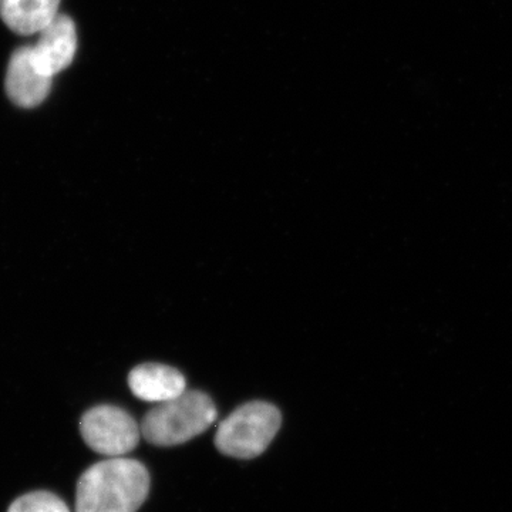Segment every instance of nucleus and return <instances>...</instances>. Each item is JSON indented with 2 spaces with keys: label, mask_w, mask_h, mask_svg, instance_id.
Listing matches in <instances>:
<instances>
[{
  "label": "nucleus",
  "mask_w": 512,
  "mask_h": 512,
  "mask_svg": "<svg viewBox=\"0 0 512 512\" xmlns=\"http://www.w3.org/2000/svg\"><path fill=\"white\" fill-rule=\"evenodd\" d=\"M148 490L150 476L140 461L107 458L87 468L80 477L76 512H137Z\"/></svg>",
  "instance_id": "nucleus-1"
},
{
  "label": "nucleus",
  "mask_w": 512,
  "mask_h": 512,
  "mask_svg": "<svg viewBox=\"0 0 512 512\" xmlns=\"http://www.w3.org/2000/svg\"><path fill=\"white\" fill-rule=\"evenodd\" d=\"M281 423V413L274 404H244L218 426L215 446L225 456L242 460L261 456L275 439Z\"/></svg>",
  "instance_id": "nucleus-3"
},
{
  "label": "nucleus",
  "mask_w": 512,
  "mask_h": 512,
  "mask_svg": "<svg viewBox=\"0 0 512 512\" xmlns=\"http://www.w3.org/2000/svg\"><path fill=\"white\" fill-rule=\"evenodd\" d=\"M128 386L137 399L148 403H164L181 396L187 382L183 373L174 367L144 363L131 370Z\"/></svg>",
  "instance_id": "nucleus-7"
},
{
  "label": "nucleus",
  "mask_w": 512,
  "mask_h": 512,
  "mask_svg": "<svg viewBox=\"0 0 512 512\" xmlns=\"http://www.w3.org/2000/svg\"><path fill=\"white\" fill-rule=\"evenodd\" d=\"M215 419L217 407L208 394L185 390L151 409L141 423V434L154 446H178L210 429Z\"/></svg>",
  "instance_id": "nucleus-2"
},
{
  "label": "nucleus",
  "mask_w": 512,
  "mask_h": 512,
  "mask_svg": "<svg viewBox=\"0 0 512 512\" xmlns=\"http://www.w3.org/2000/svg\"><path fill=\"white\" fill-rule=\"evenodd\" d=\"M8 512H70L69 507L53 493L35 491L18 498Z\"/></svg>",
  "instance_id": "nucleus-9"
},
{
  "label": "nucleus",
  "mask_w": 512,
  "mask_h": 512,
  "mask_svg": "<svg viewBox=\"0 0 512 512\" xmlns=\"http://www.w3.org/2000/svg\"><path fill=\"white\" fill-rule=\"evenodd\" d=\"M53 77L43 72L33 60L30 46L19 47L8 64L6 93L16 106L33 109L39 106L52 90Z\"/></svg>",
  "instance_id": "nucleus-5"
},
{
  "label": "nucleus",
  "mask_w": 512,
  "mask_h": 512,
  "mask_svg": "<svg viewBox=\"0 0 512 512\" xmlns=\"http://www.w3.org/2000/svg\"><path fill=\"white\" fill-rule=\"evenodd\" d=\"M60 0H0V19L18 35H37L59 15Z\"/></svg>",
  "instance_id": "nucleus-8"
},
{
  "label": "nucleus",
  "mask_w": 512,
  "mask_h": 512,
  "mask_svg": "<svg viewBox=\"0 0 512 512\" xmlns=\"http://www.w3.org/2000/svg\"><path fill=\"white\" fill-rule=\"evenodd\" d=\"M80 431L92 450L116 458L126 456L138 446L141 427L120 407L97 406L84 413Z\"/></svg>",
  "instance_id": "nucleus-4"
},
{
  "label": "nucleus",
  "mask_w": 512,
  "mask_h": 512,
  "mask_svg": "<svg viewBox=\"0 0 512 512\" xmlns=\"http://www.w3.org/2000/svg\"><path fill=\"white\" fill-rule=\"evenodd\" d=\"M37 36L30 52L43 72L55 77L72 64L77 50V30L69 16L57 15Z\"/></svg>",
  "instance_id": "nucleus-6"
}]
</instances>
